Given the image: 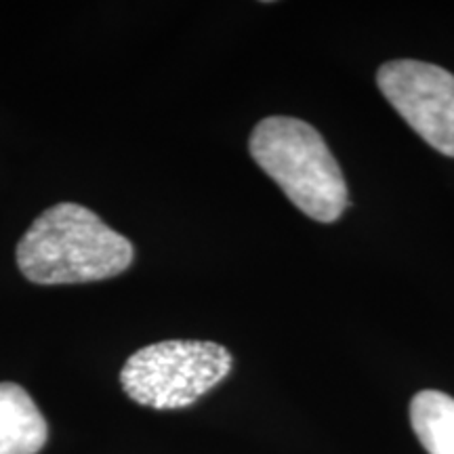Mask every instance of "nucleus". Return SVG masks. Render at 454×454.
Masks as SVG:
<instances>
[{
	"label": "nucleus",
	"mask_w": 454,
	"mask_h": 454,
	"mask_svg": "<svg viewBox=\"0 0 454 454\" xmlns=\"http://www.w3.org/2000/svg\"><path fill=\"white\" fill-rule=\"evenodd\" d=\"M377 84L417 135L454 158V76L444 67L414 59L379 67Z\"/></svg>",
	"instance_id": "4"
},
{
	"label": "nucleus",
	"mask_w": 454,
	"mask_h": 454,
	"mask_svg": "<svg viewBox=\"0 0 454 454\" xmlns=\"http://www.w3.org/2000/svg\"><path fill=\"white\" fill-rule=\"evenodd\" d=\"M248 150L294 207L320 223H333L348 207V184L337 158L311 124L270 116L254 127Z\"/></svg>",
	"instance_id": "2"
},
{
	"label": "nucleus",
	"mask_w": 454,
	"mask_h": 454,
	"mask_svg": "<svg viewBox=\"0 0 454 454\" xmlns=\"http://www.w3.org/2000/svg\"><path fill=\"white\" fill-rule=\"evenodd\" d=\"M411 423L429 454H454V397L421 391L411 402Z\"/></svg>",
	"instance_id": "6"
},
{
	"label": "nucleus",
	"mask_w": 454,
	"mask_h": 454,
	"mask_svg": "<svg viewBox=\"0 0 454 454\" xmlns=\"http://www.w3.org/2000/svg\"><path fill=\"white\" fill-rule=\"evenodd\" d=\"M234 357L211 340H162L129 357L121 372L133 402L156 411L194 404L230 374Z\"/></svg>",
	"instance_id": "3"
},
{
	"label": "nucleus",
	"mask_w": 454,
	"mask_h": 454,
	"mask_svg": "<svg viewBox=\"0 0 454 454\" xmlns=\"http://www.w3.org/2000/svg\"><path fill=\"white\" fill-rule=\"evenodd\" d=\"M129 238L74 202L55 204L17 244V265L34 284H84L122 274L133 263Z\"/></svg>",
	"instance_id": "1"
},
{
	"label": "nucleus",
	"mask_w": 454,
	"mask_h": 454,
	"mask_svg": "<svg viewBox=\"0 0 454 454\" xmlns=\"http://www.w3.org/2000/svg\"><path fill=\"white\" fill-rule=\"evenodd\" d=\"M47 438V421L30 394L15 383H0V454H36Z\"/></svg>",
	"instance_id": "5"
}]
</instances>
